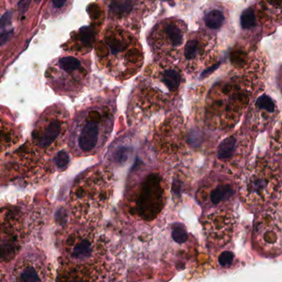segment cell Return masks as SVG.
Returning <instances> with one entry per match:
<instances>
[{"label": "cell", "instance_id": "6da1fadb", "mask_svg": "<svg viewBox=\"0 0 282 282\" xmlns=\"http://www.w3.org/2000/svg\"><path fill=\"white\" fill-rule=\"evenodd\" d=\"M68 126L65 109L57 105L50 107L39 118L31 139L14 152L19 171L29 182L45 181L53 173L50 157H56L63 146Z\"/></svg>", "mask_w": 282, "mask_h": 282}, {"label": "cell", "instance_id": "7a4b0ae2", "mask_svg": "<svg viewBox=\"0 0 282 282\" xmlns=\"http://www.w3.org/2000/svg\"><path fill=\"white\" fill-rule=\"evenodd\" d=\"M108 243L98 232L77 229L63 242L61 281H102L108 276Z\"/></svg>", "mask_w": 282, "mask_h": 282}, {"label": "cell", "instance_id": "3957f363", "mask_svg": "<svg viewBox=\"0 0 282 282\" xmlns=\"http://www.w3.org/2000/svg\"><path fill=\"white\" fill-rule=\"evenodd\" d=\"M139 80L129 105L130 117L134 121L150 118L169 107L179 92L182 75L174 64L158 61Z\"/></svg>", "mask_w": 282, "mask_h": 282}, {"label": "cell", "instance_id": "277c9868", "mask_svg": "<svg viewBox=\"0 0 282 282\" xmlns=\"http://www.w3.org/2000/svg\"><path fill=\"white\" fill-rule=\"evenodd\" d=\"M113 173L105 165L91 168L78 177L72 187L69 204L72 213L85 225L102 220L111 204Z\"/></svg>", "mask_w": 282, "mask_h": 282}, {"label": "cell", "instance_id": "5b68a950", "mask_svg": "<svg viewBox=\"0 0 282 282\" xmlns=\"http://www.w3.org/2000/svg\"><path fill=\"white\" fill-rule=\"evenodd\" d=\"M98 67L105 74L123 81L139 72L144 62L142 47L122 25L107 27L95 48Z\"/></svg>", "mask_w": 282, "mask_h": 282}, {"label": "cell", "instance_id": "8992f818", "mask_svg": "<svg viewBox=\"0 0 282 282\" xmlns=\"http://www.w3.org/2000/svg\"><path fill=\"white\" fill-rule=\"evenodd\" d=\"M112 122L111 107L102 103L90 104L74 119L70 134L72 147L79 155L93 154L108 139Z\"/></svg>", "mask_w": 282, "mask_h": 282}, {"label": "cell", "instance_id": "52a82bcc", "mask_svg": "<svg viewBox=\"0 0 282 282\" xmlns=\"http://www.w3.org/2000/svg\"><path fill=\"white\" fill-rule=\"evenodd\" d=\"M280 181L279 164L268 157H258L244 168L240 176V198L249 209H259L272 199Z\"/></svg>", "mask_w": 282, "mask_h": 282}, {"label": "cell", "instance_id": "ba28073f", "mask_svg": "<svg viewBox=\"0 0 282 282\" xmlns=\"http://www.w3.org/2000/svg\"><path fill=\"white\" fill-rule=\"evenodd\" d=\"M249 99L248 91L237 85H227L215 90L206 104L209 126L219 130L234 128L243 116Z\"/></svg>", "mask_w": 282, "mask_h": 282}, {"label": "cell", "instance_id": "9c48e42d", "mask_svg": "<svg viewBox=\"0 0 282 282\" xmlns=\"http://www.w3.org/2000/svg\"><path fill=\"white\" fill-rule=\"evenodd\" d=\"M187 38V27L184 22L169 18L153 27L149 36V44L158 61L174 64L181 57Z\"/></svg>", "mask_w": 282, "mask_h": 282}, {"label": "cell", "instance_id": "30bf717a", "mask_svg": "<svg viewBox=\"0 0 282 282\" xmlns=\"http://www.w3.org/2000/svg\"><path fill=\"white\" fill-rule=\"evenodd\" d=\"M130 202L131 214L143 221L154 220L166 203V186L160 174H149L137 187Z\"/></svg>", "mask_w": 282, "mask_h": 282}, {"label": "cell", "instance_id": "8fae6325", "mask_svg": "<svg viewBox=\"0 0 282 282\" xmlns=\"http://www.w3.org/2000/svg\"><path fill=\"white\" fill-rule=\"evenodd\" d=\"M87 62L73 56L59 58L49 67L46 76L55 91L64 94H76L83 91L89 80Z\"/></svg>", "mask_w": 282, "mask_h": 282}, {"label": "cell", "instance_id": "7c38bea8", "mask_svg": "<svg viewBox=\"0 0 282 282\" xmlns=\"http://www.w3.org/2000/svg\"><path fill=\"white\" fill-rule=\"evenodd\" d=\"M24 222L19 208H0V262H10L21 251L26 238Z\"/></svg>", "mask_w": 282, "mask_h": 282}, {"label": "cell", "instance_id": "4fadbf2b", "mask_svg": "<svg viewBox=\"0 0 282 282\" xmlns=\"http://www.w3.org/2000/svg\"><path fill=\"white\" fill-rule=\"evenodd\" d=\"M253 134L239 130L219 144L217 160L219 169L228 175H235L243 168L244 163L253 150Z\"/></svg>", "mask_w": 282, "mask_h": 282}, {"label": "cell", "instance_id": "5bb4252c", "mask_svg": "<svg viewBox=\"0 0 282 282\" xmlns=\"http://www.w3.org/2000/svg\"><path fill=\"white\" fill-rule=\"evenodd\" d=\"M253 242L259 253L266 257H278L282 253V220L279 213L267 209L256 218Z\"/></svg>", "mask_w": 282, "mask_h": 282}, {"label": "cell", "instance_id": "9a60e30c", "mask_svg": "<svg viewBox=\"0 0 282 282\" xmlns=\"http://www.w3.org/2000/svg\"><path fill=\"white\" fill-rule=\"evenodd\" d=\"M216 42L205 32L188 35L180 57L182 69L190 75H196L212 64L216 58Z\"/></svg>", "mask_w": 282, "mask_h": 282}, {"label": "cell", "instance_id": "2e32d148", "mask_svg": "<svg viewBox=\"0 0 282 282\" xmlns=\"http://www.w3.org/2000/svg\"><path fill=\"white\" fill-rule=\"evenodd\" d=\"M185 128L180 115H170L161 122L153 136V144L161 160H173L184 149Z\"/></svg>", "mask_w": 282, "mask_h": 282}, {"label": "cell", "instance_id": "e0dca14e", "mask_svg": "<svg viewBox=\"0 0 282 282\" xmlns=\"http://www.w3.org/2000/svg\"><path fill=\"white\" fill-rule=\"evenodd\" d=\"M201 224L207 241L216 247H224L235 235L237 218L230 210L218 209L204 216Z\"/></svg>", "mask_w": 282, "mask_h": 282}, {"label": "cell", "instance_id": "ac0fdd59", "mask_svg": "<svg viewBox=\"0 0 282 282\" xmlns=\"http://www.w3.org/2000/svg\"><path fill=\"white\" fill-rule=\"evenodd\" d=\"M277 114L276 102L269 95L263 94L251 105L247 117V125L253 133H261L274 122Z\"/></svg>", "mask_w": 282, "mask_h": 282}, {"label": "cell", "instance_id": "d6986e66", "mask_svg": "<svg viewBox=\"0 0 282 282\" xmlns=\"http://www.w3.org/2000/svg\"><path fill=\"white\" fill-rule=\"evenodd\" d=\"M145 0H110L108 14L110 19L122 24H135L147 15L151 6Z\"/></svg>", "mask_w": 282, "mask_h": 282}, {"label": "cell", "instance_id": "ffe728a7", "mask_svg": "<svg viewBox=\"0 0 282 282\" xmlns=\"http://www.w3.org/2000/svg\"><path fill=\"white\" fill-rule=\"evenodd\" d=\"M21 141V134L16 126L0 118V176L4 171L8 157Z\"/></svg>", "mask_w": 282, "mask_h": 282}, {"label": "cell", "instance_id": "44dd1931", "mask_svg": "<svg viewBox=\"0 0 282 282\" xmlns=\"http://www.w3.org/2000/svg\"><path fill=\"white\" fill-rule=\"evenodd\" d=\"M17 282H41L46 280L44 264L35 256H26L18 261L13 272Z\"/></svg>", "mask_w": 282, "mask_h": 282}, {"label": "cell", "instance_id": "7402d4cb", "mask_svg": "<svg viewBox=\"0 0 282 282\" xmlns=\"http://www.w3.org/2000/svg\"><path fill=\"white\" fill-rule=\"evenodd\" d=\"M235 189L230 183H219L211 189L209 199L213 205H218L234 196Z\"/></svg>", "mask_w": 282, "mask_h": 282}, {"label": "cell", "instance_id": "603a6c76", "mask_svg": "<svg viewBox=\"0 0 282 282\" xmlns=\"http://www.w3.org/2000/svg\"><path fill=\"white\" fill-rule=\"evenodd\" d=\"M225 21V15L221 8L213 7L205 12L203 23L208 29L219 30Z\"/></svg>", "mask_w": 282, "mask_h": 282}, {"label": "cell", "instance_id": "cb8c5ba5", "mask_svg": "<svg viewBox=\"0 0 282 282\" xmlns=\"http://www.w3.org/2000/svg\"><path fill=\"white\" fill-rule=\"evenodd\" d=\"M94 36L92 33V30L90 28H82L80 29L79 33L75 34L74 40L75 43V47H79L75 51H83L85 49L86 51H89L92 45H93Z\"/></svg>", "mask_w": 282, "mask_h": 282}, {"label": "cell", "instance_id": "d4e9b609", "mask_svg": "<svg viewBox=\"0 0 282 282\" xmlns=\"http://www.w3.org/2000/svg\"><path fill=\"white\" fill-rule=\"evenodd\" d=\"M270 146L276 154L282 157V118L277 122L270 138Z\"/></svg>", "mask_w": 282, "mask_h": 282}, {"label": "cell", "instance_id": "484cf974", "mask_svg": "<svg viewBox=\"0 0 282 282\" xmlns=\"http://www.w3.org/2000/svg\"><path fill=\"white\" fill-rule=\"evenodd\" d=\"M257 20L255 14L250 8L243 12L241 17V25L244 29H250L256 25Z\"/></svg>", "mask_w": 282, "mask_h": 282}, {"label": "cell", "instance_id": "4316f807", "mask_svg": "<svg viewBox=\"0 0 282 282\" xmlns=\"http://www.w3.org/2000/svg\"><path fill=\"white\" fill-rule=\"evenodd\" d=\"M235 255L230 251H224L219 254L218 262L222 268L228 269L235 263Z\"/></svg>", "mask_w": 282, "mask_h": 282}, {"label": "cell", "instance_id": "83f0119b", "mask_svg": "<svg viewBox=\"0 0 282 282\" xmlns=\"http://www.w3.org/2000/svg\"><path fill=\"white\" fill-rule=\"evenodd\" d=\"M54 163L59 170H65L69 165V154L65 151L61 150L54 158Z\"/></svg>", "mask_w": 282, "mask_h": 282}, {"label": "cell", "instance_id": "f1b7e54d", "mask_svg": "<svg viewBox=\"0 0 282 282\" xmlns=\"http://www.w3.org/2000/svg\"><path fill=\"white\" fill-rule=\"evenodd\" d=\"M172 237L177 243H183L187 241L188 236H187V231L182 225L176 224L174 225L172 230Z\"/></svg>", "mask_w": 282, "mask_h": 282}, {"label": "cell", "instance_id": "f546056e", "mask_svg": "<svg viewBox=\"0 0 282 282\" xmlns=\"http://www.w3.org/2000/svg\"><path fill=\"white\" fill-rule=\"evenodd\" d=\"M267 1L275 8L282 11V0H267Z\"/></svg>", "mask_w": 282, "mask_h": 282}, {"label": "cell", "instance_id": "4dcf8cb0", "mask_svg": "<svg viewBox=\"0 0 282 282\" xmlns=\"http://www.w3.org/2000/svg\"><path fill=\"white\" fill-rule=\"evenodd\" d=\"M11 35H12V32L0 35V46L4 44L10 38Z\"/></svg>", "mask_w": 282, "mask_h": 282}, {"label": "cell", "instance_id": "1f68e13d", "mask_svg": "<svg viewBox=\"0 0 282 282\" xmlns=\"http://www.w3.org/2000/svg\"><path fill=\"white\" fill-rule=\"evenodd\" d=\"M52 1L54 6L59 8H62L66 2V0H52Z\"/></svg>", "mask_w": 282, "mask_h": 282}, {"label": "cell", "instance_id": "d6a6232c", "mask_svg": "<svg viewBox=\"0 0 282 282\" xmlns=\"http://www.w3.org/2000/svg\"></svg>", "mask_w": 282, "mask_h": 282}]
</instances>
